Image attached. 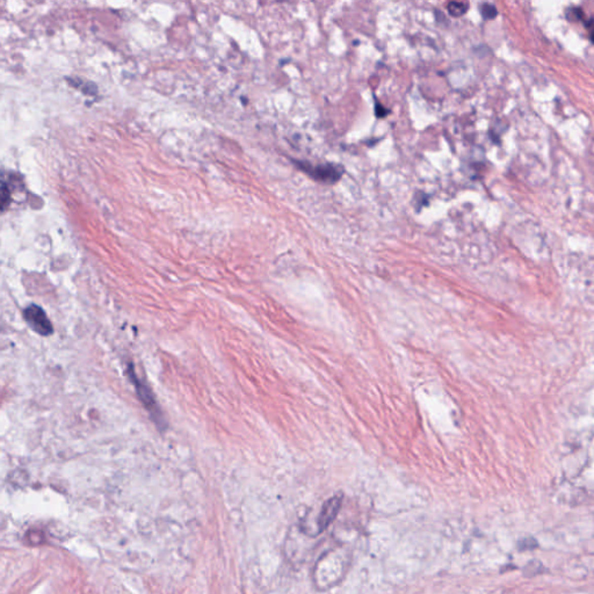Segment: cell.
I'll return each instance as SVG.
<instances>
[{"mask_svg": "<svg viewBox=\"0 0 594 594\" xmlns=\"http://www.w3.org/2000/svg\"><path fill=\"white\" fill-rule=\"evenodd\" d=\"M299 167L307 174L310 175V178L315 179L316 181L333 184L338 182L341 175L344 173V168L340 165H335V164H322V165H310V164L300 162L296 163Z\"/></svg>", "mask_w": 594, "mask_h": 594, "instance_id": "cell-1", "label": "cell"}, {"mask_svg": "<svg viewBox=\"0 0 594 594\" xmlns=\"http://www.w3.org/2000/svg\"><path fill=\"white\" fill-rule=\"evenodd\" d=\"M23 318L31 330L39 333L40 336L47 337L54 332L53 324L48 318L47 314L41 307L36 306V304H30L25 309Z\"/></svg>", "mask_w": 594, "mask_h": 594, "instance_id": "cell-2", "label": "cell"}, {"mask_svg": "<svg viewBox=\"0 0 594 594\" xmlns=\"http://www.w3.org/2000/svg\"><path fill=\"white\" fill-rule=\"evenodd\" d=\"M130 379L132 382L135 384V388L136 390H137L138 393V397L142 400V403L144 406L146 407V410L150 412L151 415V418L156 421V424L158 425V427L160 428H165V423H164V418H163V415L160 413L159 409L157 407V404H156V400L154 398V396H152V393L148 390V388L145 387V384H143L140 382V380L136 377V374L132 370V368L130 367Z\"/></svg>", "mask_w": 594, "mask_h": 594, "instance_id": "cell-3", "label": "cell"}, {"mask_svg": "<svg viewBox=\"0 0 594 594\" xmlns=\"http://www.w3.org/2000/svg\"><path fill=\"white\" fill-rule=\"evenodd\" d=\"M341 501H343L341 496H335L323 505L322 511H320V514L318 517L319 532L325 531V529L332 524V521L336 519V516L339 513V509L341 507Z\"/></svg>", "mask_w": 594, "mask_h": 594, "instance_id": "cell-4", "label": "cell"}, {"mask_svg": "<svg viewBox=\"0 0 594 594\" xmlns=\"http://www.w3.org/2000/svg\"><path fill=\"white\" fill-rule=\"evenodd\" d=\"M447 10L452 17L459 18L467 13V11L469 10V4L464 2H451L447 5Z\"/></svg>", "mask_w": 594, "mask_h": 594, "instance_id": "cell-5", "label": "cell"}, {"mask_svg": "<svg viewBox=\"0 0 594 594\" xmlns=\"http://www.w3.org/2000/svg\"><path fill=\"white\" fill-rule=\"evenodd\" d=\"M480 14L485 20H492L497 17L498 11H497L495 5H492V4H489V3H485L480 6Z\"/></svg>", "mask_w": 594, "mask_h": 594, "instance_id": "cell-6", "label": "cell"}, {"mask_svg": "<svg viewBox=\"0 0 594 594\" xmlns=\"http://www.w3.org/2000/svg\"><path fill=\"white\" fill-rule=\"evenodd\" d=\"M565 14H567L569 20H575V21H581V20H584V18H585L583 10L579 9V7H572V9H569Z\"/></svg>", "mask_w": 594, "mask_h": 594, "instance_id": "cell-7", "label": "cell"}, {"mask_svg": "<svg viewBox=\"0 0 594 594\" xmlns=\"http://www.w3.org/2000/svg\"><path fill=\"white\" fill-rule=\"evenodd\" d=\"M537 547V542L532 539V537H527V539L521 540L517 543V548L519 550H529V549H535Z\"/></svg>", "mask_w": 594, "mask_h": 594, "instance_id": "cell-8", "label": "cell"}, {"mask_svg": "<svg viewBox=\"0 0 594 594\" xmlns=\"http://www.w3.org/2000/svg\"><path fill=\"white\" fill-rule=\"evenodd\" d=\"M586 26H587V28L589 29V38H591L592 42L594 43V20L591 19L589 21L586 22Z\"/></svg>", "mask_w": 594, "mask_h": 594, "instance_id": "cell-9", "label": "cell"}, {"mask_svg": "<svg viewBox=\"0 0 594 594\" xmlns=\"http://www.w3.org/2000/svg\"><path fill=\"white\" fill-rule=\"evenodd\" d=\"M375 109H376V115L379 116V118H382V116H384L385 114H387V113H385V112H387V110H385V108L381 107V106L379 105V103H376V107H375Z\"/></svg>", "mask_w": 594, "mask_h": 594, "instance_id": "cell-10", "label": "cell"}]
</instances>
